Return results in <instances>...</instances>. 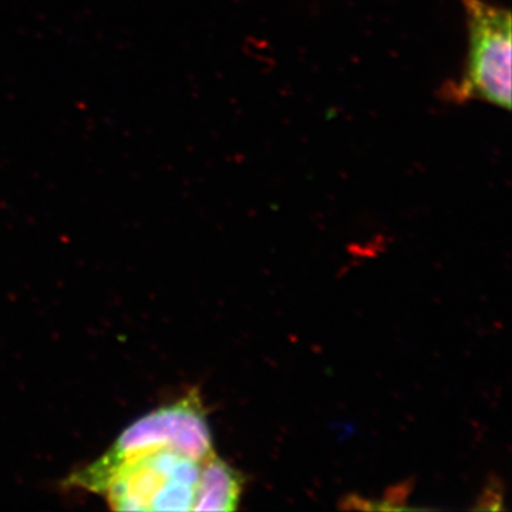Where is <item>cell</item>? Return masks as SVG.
I'll list each match as a JSON object with an SVG mask.
<instances>
[{"mask_svg":"<svg viewBox=\"0 0 512 512\" xmlns=\"http://www.w3.org/2000/svg\"><path fill=\"white\" fill-rule=\"evenodd\" d=\"M201 466L187 454L161 448L113 463L96 460L69 483L103 495L117 511H192Z\"/></svg>","mask_w":512,"mask_h":512,"instance_id":"1","label":"cell"},{"mask_svg":"<svg viewBox=\"0 0 512 512\" xmlns=\"http://www.w3.org/2000/svg\"><path fill=\"white\" fill-rule=\"evenodd\" d=\"M161 448L180 451L198 461L215 453L210 424L197 390L134 421L99 460L113 463Z\"/></svg>","mask_w":512,"mask_h":512,"instance_id":"3","label":"cell"},{"mask_svg":"<svg viewBox=\"0 0 512 512\" xmlns=\"http://www.w3.org/2000/svg\"><path fill=\"white\" fill-rule=\"evenodd\" d=\"M467 66L447 94L456 103L481 100L511 109V13L484 0H463Z\"/></svg>","mask_w":512,"mask_h":512,"instance_id":"2","label":"cell"},{"mask_svg":"<svg viewBox=\"0 0 512 512\" xmlns=\"http://www.w3.org/2000/svg\"><path fill=\"white\" fill-rule=\"evenodd\" d=\"M244 490V477L212 454L202 461L197 498L192 511H235Z\"/></svg>","mask_w":512,"mask_h":512,"instance_id":"4","label":"cell"}]
</instances>
